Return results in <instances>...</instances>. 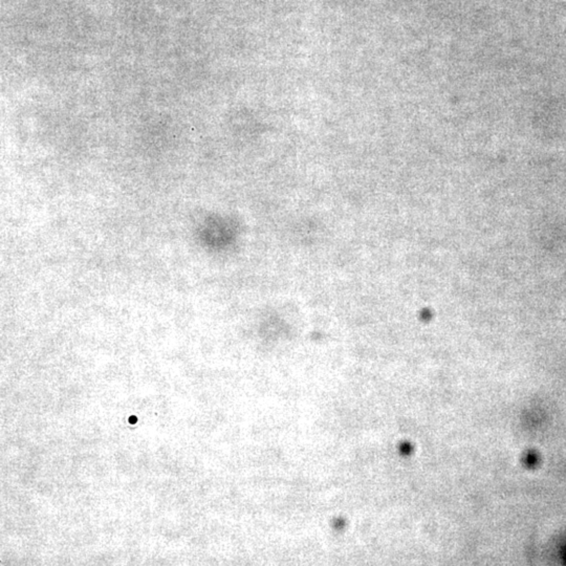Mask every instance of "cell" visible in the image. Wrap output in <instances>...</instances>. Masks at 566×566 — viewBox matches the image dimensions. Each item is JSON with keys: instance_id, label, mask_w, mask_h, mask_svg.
I'll use <instances>...</instances> for the list:
<instances>
[{"instance_id": "obj_1", "label": "cell", "mask_w": 566, "mask_h": 566, "mask_svg": "<svg viewBox=\"0 0 566 566\" xmlns=\"http://www.w3.org/2000/svg\"><path fill=\"white\" fill-rule=\"evenodd\" d=\"M129 423H131V424L136 423V417H135V416H132L131 419H129Z\"/></svg>"}]
</instances>
